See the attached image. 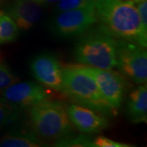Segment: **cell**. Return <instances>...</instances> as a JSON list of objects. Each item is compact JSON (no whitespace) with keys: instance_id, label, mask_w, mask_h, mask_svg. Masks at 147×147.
<instances>
[{"instance_id":"cell-1","label":"cell","mask_w":147,"mask_h":147,"mask_svg":"<svg viewBox=\"0 0 147 147\" xmlns=\"http://www.w3.org/2000/svg\"><path fill=\"white\" fill-rule=\"evenodd\" d=\"M100 26L111 36L146 48L147 30L144 29L137 7L127 0H95Z\"/></svg>"},{"instance_id":"cell-2","label":"cell","mask_w":147,"mask_h":147,"mask_svg":"<svg viewBox=\"0 0 147 147\" xmlns=\"http://www.w3.org/2000/svg\"><path fill=\"white\" fill-rule=\"evenodd\" d=\"M61 92L77 104L103 115L112 116L115 114L116 110L104 99L94 78L85 66L69 65L63 68Z\"/></svg>"},{"instance_id":"cell-3","label":"cell","mask_w":147,"mask_h":147,"mask_svg":"<svg viewBox=\"0 0 147 147\" xmlns=\"http://www.w3.org/2000/svg\"><path fill=\"white\" fill-rule=\"evenodd\" d=\"M74 56L79 63L112 69L117 65V40L100 26L90 28L75 45Z\"/></svg>"},{"instance_id":"cell-4","label":"cell","mask_w":147,"mask_h":147,"mask_svg":"<svg viewBox=\"0 0 147 147\" xmlns=\"http://www.w3.org/2000/svg\"><path fill=\"white\" fill-rule=\"evenodd\" d=\"M30 119L34 131L43 139L57 142L74 135L67 108L60 101L47 99L32 106Z\"/></svg>"},{"instance_id":"cell-5","label":"cell","mask_w":147,"mask_h":147,"mask_svg":"<svg viewBox=\"0 0 147 147\" xmlns=\"http://www.w3.org/2000/svg\"><path fill=\"white\" fill-rule=\"evenodd\" d=\"M94 2L80 8L59 11L49 25L51 32L60 38L82 35L97 22Z\"/></svg>"},{"instance_id":"cell-6","label":"cell","mask_w":147,"mask_h":147,"mask_svg":"<svg viewBox=\"0 0 147 147\" xmlns=\"http://www.w3.org/2000/svg\"><path fill=\"white\" fill-rule=\"evenodd\" d=\"M116 66L135 84H146L147 53L145 47L130 41L117 40Z\"/></svg>"},{"instance_id":"cell-7","label":"cell","mask_w":147,"mask_h":147,"mask_svg":"<svg viewBox=\"0 0 147 147\" xmlns=\"http://www.w3.org/2000/svg\"><path fill=\"white\" fill-rule=\"evenodd\" d=\"M94 78L100 94L108 104L115 110L122 105L126 93L127 84L124 78L112 69L85 66Z\"/></svg>"},{"instance_id":"cell-8","label":"cell","mask_w":147,"mask_h":147,"mask_svg":"<svg viewBox=\"0 0 147 147\" xmlns=\"http://www.w3.org/2000/svg\"><path fill=\"white\" fill-rule=\"evenodd\" d=\"M30 67L34 77L42 85L61 92L63 67L57 57L51 53L39 54L32 60Z\"/></svg>"},{"instance_id":"cell-9","label":"cell","mask_w":147,"mask_h":147,"mask_svg":"<svg viewBox=\"0 0 147 147\" xmlns=\"http://www.w3.org/2000/svg\"><path fill=\"white\" fill-rule=\"evenodd\" d=\"M3 99L22 110L48 99L46 88L34 82H17L2 92Z\"/></svg>"},{"instance_id":"cell-10","label":"cell","mask_w":147,"mask_h":147,"mask_svg":"<svg viewBox=\"0 0 147 147\" xmlns=\"http://www.w3.org/2000/svg\"><path fill=\"white\" fill-rule=\"evenodd\" d=\"M67 115L72 125L83 133H97L109 127V121L103 115L83 105H69Z\"/></svg>"},{"instance_id":"cell-11","label":"cell","mask_w":147,"mask_h":147,"mask_svg":"<svg viewBox=\"0 0 147 147\" xmlns=\"http://www.w3.org/2000/svg\"><path fill=\"white\" fill-rule=\"evenodd\" d=\"M7 14L14 21L18 29L28 30L40 20L42 6L34 0H15Z\"/></svg>"},{"instance_id":"cell-12","label":"cell","mask_w":147,"mask_h":147,"mask_svg":"<svg viewBox=\"0 0 147 147\" xmlns=\"http://www.w3.org/2000/svg\"><path fill=\"white\" fill-rule=\"evenodd\" d=\"M126 113L129 120L133 123H146L147 121V87L142 84L132 90L127 101Z\"/></svg>"},{"instance_id":"cell-13","label":"cell","mask_w":147,"mask_h":147,"mask_svg":"<svg viewBox=\"0 0 147 147\" xmlns=\"http://www.w3.org/2000/svg\"><path fill=\"white\" fill-rule=\"evenodd\" d=\"M43 142L34 131L17 129L7 132L0 137L1 147H39Z\"/></svg>"},{"instance_id":"cell-14","label":"cell","mask_w":147,"mask_h":147,"mask_svg":"<svg viewBox=\"0 0 147 147\" xmlns=\"http://www.w3.org/2000/svg\"><path fill=\"white\" fill-rule=\"evenodd\" d=\"M18 34L19 29L14 21L7 14L0 11V44L13 42Z\"/></svg>"},{"instance_id":"cell-15","label":"cell","mask_w":147,"mask_h":147,"mask_svg":"<svg viewBox=\"0 0 147 147\" xmlns=\"http://www.w3.org/2000/svg\"><path fill=\"white\" fill-rule=\"evenodd\" d=\"M22 109L0 99V128L12 124L20 119Z\"/></svg>"},{"instance_id":"cell-16","label":"cell","mask_w":147,"mask_h":147,"mask_svg":"<svg viewBox=\"0 0 147 147\" xmlns=\"http://www.w3.org/2000/svg\"><path fill=\"white\" fill-rule=\"evenodd\" d=\"M93 139L90 136L79 135L77 137L71 136L69 138L57 141L55 146L65 147H95Z\"/></svg>"},{"instance_id":"cell-17","label":"cell","mask_w":147,"mask_h":147,"mask_svg":"<svg viewBox=\"0 0 147 147\" xmlns=\"http://www.w3.org/2000/svg\"><path fill=\"white\" fill-rule=\"evenodd\" d=\"M20 79L11 73L5 65L0 63V92L15 83L19 82Z\"/></svg>"},{"instance_id":"cell-18","label":"cell","mask_w":147,"mask_h":147,"mask_svg":"<svg viewBox=\"0 0 147 147\" xmlns=\"http://www.w3.org/2000/svg\"><path fill=\"white\" fill-rule=\"evenodd\" d=\"M95 0H58L56 5L57 11L80 8L93 3Z\"/></svg>"},{"instance_id":"cell-19","label":"cell","mask_w":147,"mask_h":147,"mask_svg":"<svg viewBox=\"0 0 147 147\" xmlns=\"http://www.w3.org/2000/svg\"><path fill=\"white\" fill-rule=\"evenodd\" d=\"M95 147H130L131 145H127L126 143L115 142L108 137L100 136L93 139Z\"/></svg>"},{"instance_id":"cell-20","label":"cell","mask_w":147,"mask_h":147,"mask_svg":"<svg viewBox=\"0 0 147 147\" xmlns=\"http://www.w3.org/2000/svg\"><path fill=\"white\" fill-rule=\"evenodd\" d=\"M137 9L144 29L147 30V0H143L137 3Z\"/></svg>"},{"instance_id":"cell-21","label":"cell","mask_w":147,"mask_h":147,"mask_svg":"<svg viewBox=\"0 0 147 147\" xmlns=\"http://www.w3.org/2000/svg\"><path fill=\"white\" fill-rule=\"evenodd\" d=\"M35 1L36 3H38V4L42 6H48L54 4V3H57L58 2V0H34Z\"/></svg>"},{"instance_id":"cell-22","label":"cell","mask_w":147,"mask_h":147,"mask_svg":"<svg viewBox=\"0 0 147 147\" xmlns=\"http://www.w3.org/2000/svg\"><path fill=\"white\" fill-rule=\"evenodd\" d=\"M127 1H130L131 3H133L134 4H137V3H139V2H142L143 0H127Z\"/></svg>"}]
</instances>
